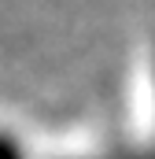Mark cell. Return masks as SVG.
Masks as SVG:
<instances>
[{
	"mask_svg": "<svg viewBox=\"0 0 155 159\" xmlns=\"http://www.w3.org/2000/svg\"><path fill=\"white\" fill-rule=\"evenodd\" d=\"M0 159H26L22 156V144L11 133H4V129H0Z\"/></svg>",
	"mask_w": 155,
	"mask_h": 159,
	"instance_id": "cell-1",
	"label": "cell"
}]
</instances>
